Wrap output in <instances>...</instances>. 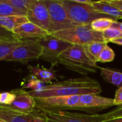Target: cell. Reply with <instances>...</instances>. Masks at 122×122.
Returning a JSON list of instances; mask_svg holds the SVG:
<instances>
[{
	"label": "cell",
	"mask_w": 122,
	"mask_h": 122,
	"mask_svg": "<svg viewBox=\"0 0 122 122\" xmlns=\"http://www.w3.org/2000/svg\"><path fill=\"white\" fill-rule=\"evenodd\" d=\"M102 88L99 82L88 77H79L59 81L46 85V88L38 92H29V94L36 98H48L56 97L81 96L84 94H99Z\"/></svg>",
	"instance_id": "6da1fadb"
},
{
	"label": "cell",
	"mask_w": 122,
	"mask_h": 122,
	"mask_svg": "<svg viewBox=\"0 0 122 122\" xmlns=\"http://www.w3.org/2000/svg\"><path fill=\"white\" fill-rule=\"evenodd\" d=\"M58 64L83 75L96 72L99 68L97 63L89 57L84 46L79 45H72L63 51L59 56Z\"/></svg>",
	"instance_id": "7a4b0ae2"
},
{
	"label": "cell",
	"mask_w": 122,
	"mask_h": 122,
	"mask_svg": "<svg viewBox=\"0 0 122 122\" xmlns=\"http://www.w3.org/2000/svg\"><path fill=\"white\" fill-rule=\"evenodd\" d=\"M90 0H62L63 5L69 19L77 25L90 24L99 18H110L109 16L97 11L91 4Z\"/></svg>",
	"instance_id": "3957f363"
},
{
	"label": "cell",
	"mask_w": 122,
	"mask_h": 122,
	"mask_svg": "<svg viewBox=\"0 0 122 122\" xmlns=\"http://www.w3.org/2000/svg\"><path fill=\"white\" fill-rule=\"evenodd\" d=\"M51 34L73 45L82 46L93 41L105 42L102 33L93 30L91 24L78 25L71 29L51 33Z\"/></svg>",
	"instance_id": "277c9868"
},
{
	"label": "cell",
	"mask_w": 122,
	"mask_h": 122,
	"mask_svg": "<svg viewBox=\"0 0 122 122\" xmlns=\"http://www.w3.org/2000/svg\"><path fill=\"white\" fill-rule=\"evenodd\" d=\"M80 96L36 98V109L43 112L55 113L69 110H78Z\"/></svg>",
	"instance_id": "5b68a950"
},
{
	"label": "cell",
	"mask_w": 122,
	"mask_h": 122,
	"mask_svg": "<svg viewBox=\"0 0 122 122\" xmlns=\"http://www.w3.org/2000/svg\"><path fill=\"white\" fill-rule=\"evenodd\" d=\"M41 46L40 59L45 60L51 64L52 66L58 64V59L60 54L73 44L58 39L51 34L45 37L38 39Z\"/></svg>",
	"instance_id": "8992f818"
},
{
	"label": "cell",
	"mask_w": 122,
	"mask_h": 122,
	"mask_svg": "<svg viewBox=\"0 0 122 122\" xmlns=\"http://www.w3.org/2000/svg\"><path fill=\"white\" fill-rule=\"evenodd\" d=\"M44 1L48 9L52 24V33L78 26L69 19L62 0H44Z\"/></svg>",
	"instance_id": "52a82bcc"
},
{
	"label": "cell",
	"mask_w": 122,
	"mask_h": 122,
	"mask_svg": "<svg viewBox=\"0 0 122 122\" xmlns=\"http://www.w3.org/2000/svg\"><path fill=\"white\" fill-rule=\"evenodd\" d=\"M41 54V46L38 39L24 40L5 59L6 61H26L31 59H39Z\"/></svg>",
	"instance_id": "ba28073f"
},
{
	"label": "cell",
	"mask_w": 122,
	"mask_h": 122,
	"mask_svg": "<svg viewBox=\"0 0 122 122\" xmlns=\"http://www.w3.org/2000/svg\"><path fill=\"white\" fill-rule=\"evenodd\" d=\"M26 17L31 22L50 34L53 32L52 24L44 0H34L26 12Z\"/></svg>",
	"instance_id": "9c48e42d"
},
{
	"label": "cell",
	"mask_w": 122,
	"mask_h": 122,
	"mask_svg": "<svg viewBox=\"0 0 122 122\" xmlns=\"http://www.w3.org/2000/svg\"><path fill=\"white\" fill-rule=\"evenodd\" d=\"M114 106H115L114 99L104 97L99 94H89L79 97L78 110L95 114L98 112Z\"/></svg>",
	"instance_id": "30bf717a"
},
{
	"label": "cell",
	"mask_w": 122,
	"mask_h": 122,
	"mask_svg": "<svg viewBox=\"0 0 122 122\" xmlns=\"http://www.w3.org/2000/svg\"><path fill=\"white\" fill-rule=\"evenodd\" d=\"M47 122H104V114H84L69 111L45 114Z\"/></svg>",
	"instance_id": "8fae6325"
},
{
	"label": "cell",
	"mask_w": 122,
	"mask_h": 122,
	"mask_svg": "<svg viewBox=\"0 0 122 122\" xmlns=\"http://www.w3.org/2000/svg\"><path fill=\"white\" fill-rule=\"evenodd\" d=\"M0 118L6 122H47L45 114L38 109L21 112L0 108Z\"/></svg>",
	"instance_id": "7c38bea8"
},
{
	"label": "cell",
	"mask_w": 122,
	"mask_h": 122,
	"mask_svg": "<svg viewBox=\"0 0 122 122\" xmlns=\"http://www.w3.org/2000/svg\"><path fill=\"white\" fill-rule=\"evenodd\" d=\"M11 92L16 94L13 103L9 106L0 107V108L21 112H32L36 109L35 99L29 94V92L23 89L12 90Z\"/></svg>",
	"instance_id": "4fadbf2b"
},
{
	"label": "cell",
	"mask_w": 122,
	"mask_h": 122,
	"mask_svg": "<svg viewBox=\"0 0 122 122\" xmlns=\"http://www.w3.org/2000/svg\"><path fill=\"white\" fill-rule=\"evenodd\" d=\"M12 34L16 39L19 40H31L45 37L49 35L50 33L36 24L28 21L14 29Z\"/></svg>",
	"instance_id": "5bb4252c"
},
{
	"label": "cell",
	"mask_w": 122,
	"mask_h": 122,
	"mask_svg": "<svg viewBox=\"0 0 122 122\" xmlns=\"http://www.w3.org/2000/svg\"><path fill=\"white\" fill-rule=\"evenodd\" d=\"M92 6L99 12L109 16L112 19L117 21L122 19V11L112 5L108 0L91 1Z\"/></svg>",
	"instance_id": "9a60e30c"
},
{
	"label": "cell",
	"mask_w": 122,
	"mask_h": 122,
	"mask_svg": "<svg viewBox=\"0 0 122 122\" xmlns=\"http://www.w3.org/2000/svg\"><path fill=\"white\" fill-rule=\"evenodd\" d=\"M28 69L32 76H35L40 81L46 83V84H51L53 80L57 79V75L52 68L47 69L39 65H29Z\"/></svg>",
	"instance_id": "2e32d148"
},
{
	"label": "cell",
	"mask_w": 122,
	"mask_h": 122,
	"mask_svg": "<svg viewBox=\"0 0 122 122\" xmlns=\"http://www.w3.org/2000/svg\"><path fill=\"white\" fill-rule=\"evenodd\" d=\"M26 16H9L0 17V28L12 33L14 29L28 22Z\"/></svg>",
	"instance_id": "e0dca14e"
},
{
	"label": "cell",
	"mask_w": 122,
	"mask_h": 122,
	"mask_svg": "<svg viewBox=\"0 0 122 122\" xmlns=\"http://www.w3.org/2000/svg\"><path fill=\"white\" fill-rule=\"evenodd\" d=\"M102 77L108 83L117 87H122V72L106 67H99Z\"/></svg>",
	"instance_id": "ac0fdd59"
},
{
	"label": "cell",
	"mask_w": 122,
	"mask_h": 122,
	"mask_svg": "<svg viewBox=\"0 0 122 122\" xmlns=\"http://www.w3.org/2000/svg\"><path fill=\"white\" fill-rule=\"evenodd\" d=\"M24 41L17 39H8L0 41V61H4L14 49Z\"/></svg>",
	"instance_id": "d6986e66"
},
{
	"label": "cell",
	"mask_w": 122,
	"mask_h": 122,
	"mask_svg": "<svg viewBox=\"0 0 122 122\" xmlns=\"http://www.w3.org/2000/svg\"><path fill=\"white\" fill-rule=\"evenodd\" d=\"M107 44L105 42H100V41H93L91 43H89L88 44L84 46V48L85 49L86 53L89 56V57L95 62L97 63V59L99 56V54L102 51V49L104 48L105 46H107Z\"/></svg>",
	"instance_id": "ffe728a7"
},
{
	"label": "cell",
	"mask_w": 122,
	"mask_h": 122,
	"mask_svg": "<svg viewBox=\"0 0 122 122\" xmlns=\"http://www.w3.org/2000/svg\"><path fill=\"white\" fill-rule=\"evenodd\" d=\"M9 16H26V13L15 9L4 0H0V17Z\"/></svg>",
	"instance_id": "44dd1931"
},
{
	"label": "cell",
	"mask_w": 122,
	"mask_h": 122,
	"mask_svg": "<svg viewBox=\"0 0 122 122\" xmlns=\"http://www.w3.org/2000/svg\"><path fill=\"white\" fill-rule=\"evenodd\" d=\"M114 21L115 20L110 18H99L94 20L91 23V26L93 30L102 33L112 27Z\"/></svg>",
	"instance_id": "7402d4cb"
},
{
	"label": "cell",
	"mask_w": 122,
	"mask_h": 122,
	"mask_svg": "<svg viewBox=\"0 0 122 122\" xmlns=\"http://www.w3.org/2000/svg\"><path fill=\"white\" fill-rule=\"evenodd\" d=\"M46 85L47 84L46 83L40 81L35 76L31 75L27 82L21 85V89H30L31 92H38L44 90L46 88Z\"/></svg>",
	"instance_id": "603a6c76"
},
{
	"label": "cell",
	"mask_w": 122,
	"mask_h": 122,
	"mask_svg": "<svg viewBox=\"0 0 122 122\" xmlns=\"http://www.w3.org/2000/svg\"><path fill=\"white\" fill-rule=\"evenodd\" d=\"M4 1L7 4L11 5L15 9L26 13L34 0H4Z\"/></svg>",
	"instance_id": "cb8c5ba5"
},
{
	"label": "cell",
	"mask_w": 122,
	"mask_h": 122,
	"mask_svg": "<svg viewBox=\"0 0 122 122\" xmlns=\"http://www.w3.org/2000/svg\"><path fill=\"white\" fill-rule=\"evenodd\" d=\"M114 57H115L114 51L107 44V46H104V48L102 49V51L99 54V56L97 59V63L98 62H101V63L110 62L114 59Z\"/></svg>",
	"instance_id": "d4e9b609"
},
{
	"label": "cell",
	"mask_w": 122,
	"mask_h": 122,
	"mask_svg": "<svg viewBox=\"0 0 122 122\" xmlns=\"http://www.w3.org/2000/svg\"><path fill=\"white\" fill-rule=\"evenodd\" d=\"M102 36L104 41L107 44L108 42H112V41L122 37V32L115 27H110L104 32H102Z\"/></svg>",
	"instance_id": "484cf974"
},
{
	"label": "cell",
	"mask_w": 122,
	"mask_h": 122,
	"mask_svg": "<svg viewBox=\"0 0 122 122\" xmlns=\"http://www.w3.org/2000/svg\"><path fill=\"white\" fill-rule=\"evenodd\" d=\"M16 98V94L11 92H0V107L9 106L13 103Z\"/></svg>",
	"instance_id": "4316f807"
},
{
	"label": "cell",
	"mask_w": 122,
	"mask_h": 122,
	"mask_svg": "<svg viewBox=\"0 0 122 122\" xmlns=\"http://www.w3.org/2000/svg\"><path fill=\"white\" fill-rule=\"evenodd\" d=\"M104 117L106 118V120L112 119L114 118H118V117H122V106L119 107L117 109H114L106 114H104Z\"/></svg>",
	"instance_id": "83f0119b"
},
{
	"label": "cell",
	"mask_w": 122,
	"mask_h": 122,
	"mask_svg": "<svg viewBox=\"0 0 122 122\" xmlns=\"http://www.w3.org/2000/svg\"><path fill=\"white\" fill-rule=\"evenodd\" d=\"M114 102L115 106H122V87H119L117 89Z\"/></svg>",
	"instance_id": "f1b7e54d"
},
{
	"label": "cell",
	"mask_w": 122,
	"mask_h": 122,
	"mask_svg": "<svg viewBox=\"0 0 122 122\" xmlns=\"http://www.w3.org/2000/svg\"><path fill=\"white\" fill-rule=\"evenodd\" d=\"M0 36L1 37H5V38H9V39H16L14 36L12 34V33L7 31L3 29L0 28Z\"/></svg>",
	"instance_id": "f546056e"
},
{
	"label": "cell",
	"mask_w": 122,
	"mask_h": 122,
	"mask_svg": "<svg viewBox=\"0 0 122 122\" xmlns=\"http://www.w3.org/2000/svg\"><path fill=\"white\" fill-rule=\"evenodd\" d=\"M109 3L118 8L122 11V0H108Z\"/></svg>",
	"instance_id": "4dcf8cb0"
},
{
	"label": "cell",
	"mask_w": 122,
	"mask_h": 122,
	"mask_svg": "<svg viewBox=\"0 0 122 122\" xmlns=\"http://www.w3.org/2000/svg\"><path fill=\"white\" fill-rule=\"evenodd\" d=\"M112 26L117 28L118 29H119L122 32V22H119L118 21H114V22L113 23Z\"/></svg>",
	"instance_id": "1f68e13d"
},
{
	"label": "cell",
	"mask_w": 122,
	"mask_h": 122,
	"mask_svg": "<svg viewBox=\"0 0 122 122\" xmlns=\"http://www.w3.org/2000/svg\"><path fill=\"white\" fill-rule=\"evenodd\" d=\"M104 122H122V117H118V118H114L112 119L105 120Z\"/></svg>",
	"instance_id": "d6a6232c"
},
{
	"label": "cell",
	"mask_w": 122,
	"mask_h": 122,
	"mask_svg": "<svg viewBox=\"0 0 122 122\" xmlns=\"http://www.w3.org/2000/svg\"><path fill=\"white\" fill-rule=\"evenodd\" d=\"M112 42L114 43V44H116L122 46V37L119 38V39H114V40L112 41Z\"/></svg>",
	"instance_id": "836d02e7"
},
{
	"label": "cell",
	"mask_w": 122,
	"mask_h": 122,
	"mask_svg": "<svg viewBox=\"0 0 122 122\" xmlns=\"http://www.w3.org/2000/svg\"><path fill=\"white\" fill-rule=\"evenodd\" d=\"M9 39V38H5V37H1V36H0V41H4V40H5V39Z\"/></svg>",
	"instance_id": "e575fe53"
},
{
	"label": "cell",
	"mask_w": 122,
	"mask_h": 122,
	"mask_svg": "<svg viewBox=\"0 0 122 122\" xmlns=\"http://www.w3.org/2000/svg\"><path fill=\"white\" fill-rule=\"evenodd\" d=\"M0 122H5L4 120H3V119H1L0 118Z\"/></svg>",
	"instance_id": "d590c367"
}]
</instances>
